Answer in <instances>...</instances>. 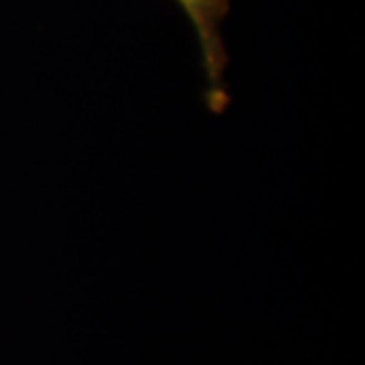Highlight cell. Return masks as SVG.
<instances>
[{"mask_svg":"<svg viewBox=\"0 0 365 365\" xmlns=\"http://www.w3.org/2000/svg\"><path fill=\"white\" fill-rule=\"evenodd\" d=\"M195 33L201 67L205 73V106L211 114H223L232 102L225 86V67L230 63L223 45L222 25L232 11V0H173Z\"/></svg>","mask_w":365,"mask_h":365,"instance_id":"cell-1","label":"cell"}]
</instances>
